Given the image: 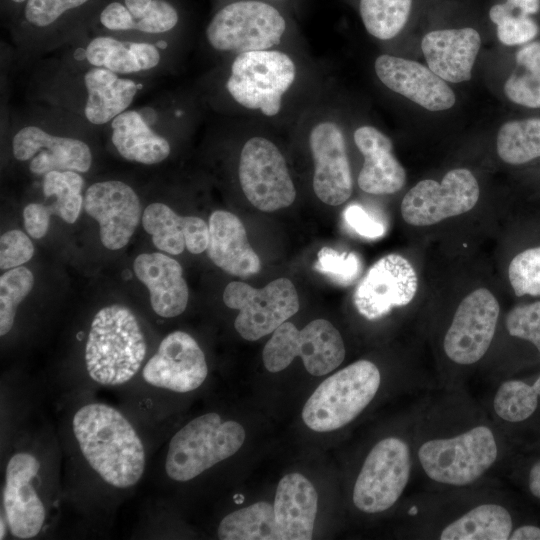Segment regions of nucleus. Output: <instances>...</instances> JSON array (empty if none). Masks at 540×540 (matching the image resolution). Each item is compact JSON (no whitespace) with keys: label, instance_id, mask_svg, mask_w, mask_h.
<instances>
[{"label":"nucleus","instance_id":"f257e3e1","mask_svg":"<svg viewBox=\"0 0 540 540\" xmlns=\"http://www.w3.org/2000/svg\"><path fill=\"white\" fill-rule=\"evenodd\" d=\"M147 81L124 77L61 53L44 59L31 76V103L70 112L104 127L130 108Z\"/></svg>","mask_w":540,"mask_h":540},{"label":"nucleus","instance_id":"f03ea898","mask_svg":"<svg viewBox=\"0 0 540 540\" xmlns=\"http://www.w3.org/2000/svg\"><path fill=\"white\" fill-rule=\"evenodd\" d=\"M446 422V421H445ZM439 422L428 413L414 432L415 464L432 484L468 488L483 479L500 457L495 424L483 416Z\"/></svg>","mask_w":540,"mask_h":540},{"label":"nucleus","instance_id":"7ed1b4c3","mask_svg":"<svg viewBox=\"0 0 540 540\" xmlns=\"http://www.w3.org/2000/svg\"><path fill=\"white\" fill-rule=\"evenodd\" d=\"M11 151L19 162L28 163L31 174L51 171L87 173L93 164L86 132L95 126L65 110L32 103L11 124Z\"/></svg>","mask_w":540,"mask_h":540},{"label":"nucleus","instance_id":"20e7f679","mask_svg":"<svg viewBox=\"0 0 540 540\" xmlns=\"http://www.w3.org/2000/svg\"><path fill=\"white\" fill-rule=\"evenodd\" d=\"M71 425L79 452L105 484L127 489L141 480L145 447L121 411L102 402L86 403L76 410Z\"/></svg>","mask_w":540,"mask_h":540},{"label":"nucleus","instance_id":"39448f33","mask_svg":"<svg viewBox=\"0 0 540 540\" xmlns=\"http://www.w3.org/2000/svg\"><path fill=\"white\" fill-rule=\"evenodd\" d=\"M146 352L145 335L130 309L112 304L95 314L84 349L92 381L103 386L128 383L142 368Z\"/></svg>","mask_w":540,"mask_h":540},{"label":"nucleus","instance_id":"423d86ee","mask_svg":"<svg viewBox=\"0 0 540 540\" xmlns=\"http://www.w3.org/2000/svg\"><path fill=\"white\" fill-rule=\"evenodd\" d=\"M106 0H27L12 25L18 55L28 61L55 52L87 31Z\"/></svg>","mask_w":540,"mask_h":540},{"label":"nucleus","instance_id":"0eeeda50","mask_svg":"<svg viewBox=\"0 0 540 540\" xmlns=\"http://www.w3.org/2000/svg\"><path fill=\"white\" fill-rule=\"evenodd\" d=\"M244 441L245 430L240 423L224 420L215 412L200 415L170 439L165 472L174 481L187 482L233 456Z\"/></svg>","mask_w":540,"mask_h":540},{"label":"nucleus","instance_id":"6e6552de","mask_svg":"<svg viewBox=\"0 0 540 540\" xmlns=\"http://www.w3.org/2000/svg\"><path fill=\"white\" fill-rule=\"evenodd\" d=\"M381 373L375 363L358 360L326 378L306 401L304 423L313 431L329 432L357 418L375 398Z\"/></svg>","mask_w":540,"mask_h":540},{"label":"nucleus","instance_id":"1a4fd4ad","mask_svg":"<svg viewBox=\"0 0 540 540\" xmlns=\"http://www.w3.org/2000/svg\"><path fill=\"white\" fill-rule=\"evenodd\" d=\"M295 77L296 66L288 54L274 49L250 51L236 55L225 88L240 106L272 117L280 112Z\"/></svg>","mask_w":540,"mask_h":540},{"label":"nucleus","instance_id":"9d476101","mask_svg":"<svg viewBox=\"0 0 540 540\" xmlns=\"http://www.w3.org/2000/svg\"><path fill=\"white\" fill-rule=\"evenodd\" d=\"M168 45V40L86 31L59 50L88 65L148 81L166 67Z\"/></svg>","mask_w":540,"mask_h":540},{"label":"nucleus","instance_id":"9b49d317","mask_svg":"<svg viewBox=\"0 0 540 540\" xmlns=\"http://www.w3.org/2000/svg\"><path fill=\"white\" fill-rule=\"evenodd\" d=\"M182 112L166 97H156L128 108L107 125L106 133L116 152L125 160L143 165L165 161L172 152L168 128Z\"/></svg>","mask_w":540,"mask_h":540},{"label":"nucleus","instance_id":"f8f14e48","mask_svg":"<svg viewBox=\"0 0 540 540\" xmlns=\"http://www.w3.org/2000/svg\"><path fill=\"white\" fill-rule=\"evenodd\" d=\"M415 465L414 447L399 436L379 440L368 452L354 483L352 501L366 514L391 509L401 498Z\"/></svg>","mask_w":540,"mask_h":540},{"label":"nucleus","instance_id":"ddd939ff","mask_svg":"<svg viewBox=\"0 0 540 540\" xmlns=\"http://www.w3.org/2000/svg\"><path fill=\"white\" fill-rule=\"evenodd\" d=\"M286 21L272 5L258 0H239L220 8L209 21L205 36L219 52L241 54L268 50L278 45Z\"/></svg>","mask_w":540,"mask_h":540},{"label":"nucleus","instance_id":"4468645a","mask_svg":"<svg viewBox=\"0 0 540 540\" xmlns=\"http://www.w3.org/2000/svg\"><path fill=\"white\" fill-rule=\"evenodd\" d=\"M296 356L301 357L311 375L329 374L345 358L343 338L325 319H315L301 330L286 321L266 343L262 352L263 363L269 372L276 373L287 368Z\"/></svg>","mask_w":540,"mask_h":540},{"label":"nucleus","instance_id":"2eb2a0df","mask_svg":"<svg viewBox=\"0 0 540 540\" xmlns=\"http://www.w3.org/2000/svg\"><path fill=\"white\" fill-rule=\"evenodd\" d=\"M223 302L239 310L234 327L247 341L273 333L299 310V297L288 278H278L261 289L232 281L224 289Z\"/></svg>","mask_w":540,"mask_h":540},{"label":"nucleus","instance_id":"dca6fc26","mask_svg":"<svg viewBox=\"0 0 540 540\" xmlns=\"http://www.w3.org/2000/svg\"><path fill=\"white\" fill-rule=\"evenodd\" d=\"M238 177L248 201L257 209L272 212L290 206L296 189L286 161L269 139L255 136L241 150Z\"/></svg>","mask_w":540,"mask_h":540},{"label":"nucleus","instance_id":"f3484780","mask_svg":"<svg viewBox=\"0 0 540 540\" xmlns=\"http://www.w3.org/2000/svg\"><path fill=\"white\" fill-rule=\"evenodd\" d=\"M479 198V185L471 171L453 169L439 183L426 179L404 196L401 214L413 226H428L471 210Z\"/></svg>","mask_w":540,"mask_h":540},{"label":"nucleus","instance_id":"a211bd4d","mask_svg":"<svg viewBox=\"0 0 540 540\" xmlns=\"http://www.w3.org/2000/svg\"><path fill=\"white\" fill-rule=\"evenodd\" d=\"M500 306L486 288L467 295L457 307L443 339L446 357L458 366L479 362L495 336Z\"/></svg>","mask_w":540,"mask_h":540},{"label":"nucleus","instance_id":"6ab92c4d","mask_svg":"<svg viewBox=\"0 0 540 540\" xmlns=\"http://www.w3.org/2000/svg\"><path fill=\"white\" fill-rule=\"evenodd\" d=\"M41 463L31 451L13 453L6 464L3 488L5 519L17 539H32L46 521V507L39 493Z\"/></svg>","mask_w":540,"mask_h":540},{"label":"nucleus","instance_id":"aec40b11","mask_svg":"<svg viewBox=\"0 0 540 540\" xmlns=\"http://www.w3.org/2000/svg\"><path fill=\"white\" fill-rule=\"evenodd\" d=\"M207 374L206 358L199 344L179 330L165 336L142 367V378L147 384L177 393L196 390Z\"/></svg>","mask_w":540,"mask_h":540},{"label":"nucleus","instance_id":"412c9836","mask_svg":"<svg viewBox=\"0 0 540 540\" xmlns=\"http://www.w3.org/2000/svg\"><path fill=\"white\" fill-rule=\"evenodd\" d=\"M417 291V274L408 260L388 254L376 261L359 282L354 305L363 317L376 320L394 307L405 306Z\"/></svg>","mask_w":540,"mask_h":540},{"label":"nucleus","instance_id":"4be33fe9","mask_svg":"<svg viewBox=\"0 0 540 540\" xmlns=\"http://www.w3.org/2000/svg\"><path fill=\"white\" fill-rule=\"evenodd\" d=\"M83 206L98 222L100 240L110 250H119L128 244L143 214L137 193L121 180L91 184L85 190Z\"/></svg>","mask_w":540,"mask_h":540},{"label":"nucleus","instance_id":"5701e85b","mask_svg":"<svg viewBox=\"0 0 540 540\" xmlns=\"http://www.w3.org/2000/svg\"><path fill=\"white\" fill-rule=\"evenodd\" d=\"M179 21L169 0H106L87 31L167 40Z\"/></svg>","mask_w":540,"mask_h":540},{"label":"nucleus","instance_id":"b1692460","mask_svg":"<svg viewBox=\"0 0 540 540\" xmlns=\"http://www.w3.org/2000/svg\"><path fill=\"white\" fill-rule=\"evenodd\" d=\"M309 146L316 196L327 205L343 204L352 194L353 180L341 127L330 120L318 122L310 131Z\"/></svg>","mask_w":540,"mask_h":540},{"label":"nucleus","instance_id":"393cba45","mask_svg":"<svg viewBox=\"0 0 540 540\" xmlns=\"http://www.w3.org/2000/svg\"><path fill=\"white\" fill-rule=\"evenodd\" d=\"M379 80L390 90L430 111L451 108L455 95L445 80L416 61L383 54L375 60Z\"/></svg>","mask_w":540,"mask_h":540},{"label":"nucleus","instance_id":"a878e982","mask_svg":"<svg viewBox=\"0 0 540 540\" xmlns=\"http://www.w3.org/2000/svg\"><path fill=\"white\" fill-rule=\"evenodd\" d=\"M481 38L471 27L440 29L427 33L421 48L428 67L445 81L459 83L471 78Z\"/></svg>","mask_w":540,"mask_h":540},{"label":"nucleus","instance_id":"bb28decb","mask_svg":"<svg viewBox=\"0 0 540 540\" xmlns=\"http://www.w3.org/2000/svg\"><path fill=\"white\" fill-rule=\"evenodd\" d=\"M137 278L149 291L154 312L163 318H173L184 312L189 291L181 265L163 253H143L133 262Z\"/></svg>","mask_w":540,"mask_h":540},{"label":"nucleus","instance_id":"cd10ccee","mask_svg":"<svg viewBox=\"0 0 540 540\" xmlns=\"http://www.w3.org/2000/svg\"><path fill=\"white\" fill-rule=\"evenodd\" d=\"M354 142L364 157L358 176L361 190L374 195L393 194L405 184L406 172L392 153V142L377 128L364 125L354 132Z\"/></svg>","mask_w":540,"mask_h":540},{"label":"nucleus","instance_id":"c85d7f7f","mask_svg":"<svg viewBox=\"0 0 540 540\" xmlns=\"http://www.w3.org/2000/svg\"><path fill=\"white\" fill-rule=\"evenodd\" d=\"M210 260L228 274L248 277L260 271L261 261L248 242L241 220L225 210L214 211L209 217Z\"/></svg>","mask_w":540,"mask_h":540},{"label":"nucleus","instance_id":"c756f323","mask_svg":"<svg viewBox=\"0 0 540 540\" xmlns=\"http://www.w3.org/2000/svg\"><path fill=\"white\" fill-rule=\"evenodd\" d=\"M144 230L159 250L178 255L185 248L192 254L204 252L209 243V226L196 216H179L168 205L149 204L142 214Z\"/></svg>","mask_w":540,"mask_h":540},{"label":"nucleus","instance_id":"7c9ffc66","mask_svg":"<svg viewBox=\"0 0 540 540\" xmlns=\"http://www.w3.org/2000/svg\"><path fill=\"white\" fill-rule=\"evenodd\" d=\"M281 540H310L318 510V495L302 474L292 472L279 481L274 499Z\"/></svg>","mask_w":540,"mask_h":540},{"label":"nucleus","instance_id":"2f4dec72","mask_svg":"<svg viewBox=\"0 0 540 540\" xmlns=\"http://www.w3.org/2000/svg\"><path fill=\"white\" fill-rule=\"evenodd\" d=\"M514 528L509 509L496 501H481L452 516L432 538L440 540H508Z\"/></svg>","mask_w":540,"mask_h":540},{"label":"nucleus","instance_id":"473e14b6","mask_svg":"<svg viewBox=\"0 0 540 540\" xmlns=\"http://www.w3.org/2000/svg\"><path fill=\"white\" fill-rule=\"evenodd\" d=\"M221 540H281L274 506L261 501L226 515L219 523Z\"/></svg>","mask_w":540,"mask_h":540},{"label":"nucleus","instance_id":"72a5a7b5","mask_svg":"<svg viewBox=\"0 0 540 540\" xmlns=\"http://www.w3.org/2000/svg\"><path fill=\"white\" fill-rule=\"evenodd\" d=\"M496 145L499 157L509 164L540 157V118L506 122L498 131Z\"/></svg>","mask_w":540,"mask_h":540},{"label":"nucleus","instance_id":"f704fd0d","mask_svg":"<svg viewBox=\"0 0 540 540\" xmlns=\"http://www.w3.org/2000/svg\"><path fill=\"white\" fill-rule=\"evenodd\" d=\"M84 184L82 174L75 171H51L43 175L41 186L44 197L55 198L48 205L52 215L59 216L67 223H74L84 203Z\"/></svg>","mask_w":540,"mask_h":540},{"label":"nucleus","instance_id":"c9c22d12","mask_svg":"<svg viewBox=\"0 0 540 540\" xmlns=\"http://www.w3.org/2000/svg\"><path fill=\"white\" fill-rule=\"evenodd\" d=\"M412 1L360 0V16L365 29L380 40L394 38L409 19Z\"/></svg>","mask_w":540,"mask_h":540},{"label":"nucleus","instance_id":"e433bc0d","mask_svg":"<svg viewBox=\"0 0 540 540\" xmlns=\"http://www.w3.org/2000/svg\"><path fill=\"white\" fill-rule=\"evenodd\" d=\"M539 396L532 384L519 379H508L499 384L492 398L494 417L504 423L526 421L536 411Z\"/></svg>","mask_w":540,"mask_h":540},{"label":"nucleus","instance_id":"4c0bfd02","mask_svg":"<svg viewBox=\"0 0 540 540\" xmlns=\"http://www.w3.org/2000/svg\"><path fill=\"white\" fill-rule=\"evenodd\" d=\"M34 275L26 267L7 270L0 277V336L7 335L13 325L18 305L31 292Z\"/></svg>","mask_w":540,"mask_h":540},{"label":"nucleus","instance_id":"58836bf2","mask_svg":"<svg viewBox=\"0 0 540 540\" xmlns=\"http://www.w3.org/2000/svg\"><path fill=\"white\" fill-rule=\"evenodd\" d=\"M489 17L497 26L498 39L508 46L526 44L538 33V26L529 15L505 2L493 5Z\"/></svg>","mask_w":540,"mask_h":540},{"label":"nucleus","instance_id":"ea45409f","mask_svg":"<svg viewBox=\"0 0 540 540\" xmlns=\"http://www.w3.org/2000/svg\"><path fill=\"white\" fill-rule=\"evenodd\" d=\"M508 276L516 296H540V246L517 254L510 262Z\"/></svg>","mask_w":540,"mask_h":540},{"label":"nucleus","instance_id":"a19ab883","mask_svg":"<svg viewBox=\"0 0 540 540\" xmlns=\"http://www.w3.org/2000/svg\"><path fill=\"white\" fill-rule=\"evenodd\" d=\"M315 269L343 286L352 284L362 272V262L356 253L338 252L323 247L317 253Z\"/></svg>","mask_w":540,"mask_h":540},{"label":"nucleus","instance_id":"79ce46f5","mask_svg":"<svg viewBox=\"0 0 540 540\" xmlns=\"http://www.w3.org/2000/svg\"><path fill=\"white\" fill-rule=\"evenodd\" d=\"M508 333L531 342L540 353V301L514 307L506 317Z\"/></svg>","mask_w":540,"mask_h":540},{"label":"nucleus","instance_id":"37998d69","mask_svg":"<svg viewBox=\"0 0 540 540\" xmlns=\"http://www.w3.org/2000/svg\"><path fill=\"white\" fill-rule=\"evenodd\" d=\"M34 255L30 238L20 230H9L0 238V268L8 270L28 262Z\"/></svg>","mask_w":540,"mask_h":540},{"label":"nucleus","instance_id":"c03bdc74","mask_svg":"<svg viewBox=\"0 0 540 540\" xmlns=\"http://www.w3.org/2000/svg\"><path fill=\"white\" fill-rule=\"evenodd\" d=\"M504 92L512 102L529 108H540V76L525 71L514 72L504 84Z\"/></svg>","mask_w":540,"mask_h":540},{"label":"nucleus","instance_id":"a18cd8bd","mask_svg":"<svg viewBox=\"0 0 540 540\" xmlns=\"http://www.w3.org/2000/svg\"><path fill=\"white\" fill-rule=\"evenodd\" d=\"M343 217L348 226L362 237L375 239L385 234L386 229L384 224L369 215L358 204H351L346 207Z\"/></svg>","mask_w":540,"mask_h":540},{"label":"nucleus","instance_id":"49530a36","mask_svg":"<svg viewBox=\"0 0 540 540\" xmlns=\"http://www.w3.org/2000/svg\"><path fill=\"white\" fill-rule=\"evenodd\" d=\"M52 213L41 203H29L23 209L24 225L27 233L34 239L44 237L49 229Z\"/></svg>","mask_w":540,"mask_h":540},{"label":"nucleus","instance_id":"de8ad7c7","mask_svg":"<svg viewBox=\"0 0 540 540\" xmlns=\"http://www.w3.org/2000/svg\"><path fill=\"white\" fill-rule=\"evenodd\" d=\"M516 62L525 71L540 76V42L523 45L516 53Z\"/></svg>","mask_w":540,"mask_h":540},{"label":"nucleus","instance_id":"09e8293b","mask_svg":"<svg viewBox=\"0 0 540 540\" xmlns=\"http://www.w3.org/2000/svg\"><path fill=\"white\" fill-rule=\"evenodd\" d=\"M509 540H540V527L526 524L513 528Z\"/></svg>","mask_w":540,"mask_h":540},{"label":"nucleus","instance_id":"8fccbe9b","mask_svg":"<svg viewBox=\"0 0 540 540\" xmlns=\"http://www.w3.org/2000/svg\"><path fill=\"white\" fill-rule=\"evenodd\" d=\"M527 482L530 493L540 500V460L531 466Z\"/></svg>","mask_w":540,"mask_h":540},{"label":"nucleus","instance_id":"3c124183","mask_svg":"<svg viewBox=\"0 0 540 540\" xmlns=\"http://www.w3.org/2000/svg\"><path fill=\"white\" fill-rule=\"evenodd\" d=\"M505 3L519 9L527 15L535 14L540 8L539 0H506Z\"/></svg>","mask_w":540,"mask_h":540},{"label":"nucleus","instance_id":"603ef678","mask_svg":"<svg viewBox=\"0 0 540 540\" xmlns=\"http://www.w3.org/2000/svg\"><path fill=\"white\" fill-rule=\"evenodd\" d=\"M0 523H1L0 539L3 540L5 538V536H6V529H7L6 525H8V524H7L6 519H3L2 517H1Z\"/></svg>","mask_w":540,"mask_h":540},{"label":"nucleus","instance_id":"864d4df0","mask_svg":"<svg viewBox=\"0 0 540 540\" xmlns=\"http://www.w3.org/2000/svg\"><path fill=\"white\" fill-rule=\"evenodd\" d=\"M27 0H8L9 4L16 8H21Z\"/></svg>","mask_w":540,"mask_h":540},{"label":"nucleus","instance_id":"5fc2aeb1","mask_svg":"<svg viewBox=\"0 0 540 540\" xmlns=\"http://www.w3.org/2000/svg\"><path fill=\"white\" fill-rule=\"evenodd\" d=\"M532 385L540 398V375L536 378Z\"/></svg>","mask_w":540,"mask_h":540}]
</instances>
